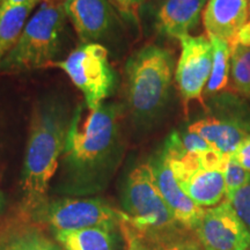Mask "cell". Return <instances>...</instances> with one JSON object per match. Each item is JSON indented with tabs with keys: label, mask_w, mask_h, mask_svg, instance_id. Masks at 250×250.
Here are the masks:
<instances>
[{
	"label": "cell",
	"mask_w": 250,
	"mask_h": 250,
	"mask_svg": "<svg viewBox=\"0 0 250 250\" xmlns=\"http://www.w3.org/2000/svg\"><path fill=\"white\" fill-rule=\"evenodd\" d=\"M43 2H64V0H43Z\"/></svg>",
	"instance_id": "cell-30"
},
{
	"label": "cell",
	"mask_w": 250,
	"mask_h": 250,
	"mask_svg": "<svg viewBox=\"0 0 250 250\" xmlns=\"http://www.w3.org/2000/svg\"><path fill=\"white\" fill-rule=\"evenodd\" d=\"M229 77L234 92L250 98V48L235 46L230 50Z\"/></svg>",
	"instance_id": "cell-19"
},
{
	"label": "cell",
	"mask_w": 250,
	"mask_h": 250,
	"mask_svg": "<svg viewBox=\"0 0 250 250\" xmlns=\"http://www.w3.org/2000/svg\"><path fill=\"white\" fill-rule=\"evenodd\" d=\"M0 250H24V245H23V239H15L12 240L6 243L4 247H1Z\"/></svg>",
	"instance_id": "cell-28"
},
{
	"label": "cell",
	"mask_w": 250,
	"mask_h": 250,
	"mask_svg": "<svg viewBox=\"0 0 250 250\" xmlns=\"http://www.w3.org/2000/svg\"><path fill=\"white\" fill-rule=\"evenodd\" d=\"M180 139L184 149L190 153L201 154V153H204L212 148L202 137L189 130L186 133H180Z\"/></svg>",
	"instance_id": "cell-23"
},
{
	"label": "cell",
	"mask_w": 250,
	"mask_h": 250,
	"mask_svg": "<svg viewBox=\"0 0 250 250\" xmlns=\"http://www.w3.org/2000/svg\"><path fill=\"white\" fill-rule=\"evenodd\" d=\"M22 239L24 250H62L61 247L40 234L30 233Z\"/></svg>",
	"instance_id": "cell-24"
},
{
	"label": "cell",
	"mask_w": 250,
	"mask_h": 250,
	"mask_svg": "<svg viewBox=\"0 0 250 250\" xmlns=\"http://www.w3.org/2000/svg\"><path fill=\"white\" fill-rule=\"evenodd\" d=\"M40 0L0 12V62L20 39L28 18Z\"/></svg>",
	"instance_id": "cell-17"
},
{
	"label": "cell",
	"mask_w": 250,
	"mask_h": 250,
	"mask_svg": "<svg viewBox=\"0 0 250 250\" xmlns=\"http://www.w3.org/2000/svg\"><path fill=\"white\" fill-rule=\"evenodd\" d=\"M4 204H5V199H4V196H2V193L0 192V215H1L2 208H4Z\"/></svg>",
	"instance_id": "cell-29"
},
{
	"label": "cell",
	"mask_w": 250,
	"mask_h": 250,
	"mask_svg": "<svg viewBox=\"0 0 250 250\" xmlns=\"http://www.w3.org/2000/svg\"><path fill=\"white\" fill-rule=\"evenodd\" d=\"M181 54L175 70V81L184 109L190 102L204 105L203 93L208 85L213 62V48L208 35H188L180 39Z\"/></svg>",
	"instance_id": "cell-8"
},
{
	"label": "cell",
	"mask_w": 250,
	"mask_h": 250,
	"mask_svg": "<svg viewBox=\"0 0 250 250\" xmlns=\"http://www.w3.org/2000/svg\"><path fill=\"white\" fill-rule=\"evenodd\" d=\"M232 156L250 173V133L237 145Z\"/></svg>",
	"instance_id": "cell-25"
},
{
	"label": "cell",
	"mask_w": 250,
	"mask_h": 250,
	"mask_svg": "<svg viewBox=\"0 0 250 250\" xmlns=\"http://www.w3.org/2000/svg\"><path fill=\"white\" fill-rule=\"evenodd\" d=\"M72 115L66 105L56 99L39 102L33 109L21 179L26 213L40 211L46 205L50 181L64 153Z\"/></svg>",
	"instance_id": "cell-2"
},
{
	"label": "cell",
	"mask_w": 250,
	"mask_h": 250,
	"mask_svg": "<svg viewBox=\"0 0 250 250\" xmlns=\"http://www.w3.org/2000/svg\"><path fill=\"white\" fill-rule=\"evenodd\" d=\"M62 68L72 83L81 90L86 105L99 109L115 88L114 70L108 58V50L99 43H86L72 51L64 61L50 66Z\"/></svg>",
	"instance_id": "cell-6"
},
{
	"label": "cell",
	"mask_w": 250,
	"mask_h": 250,
	"mask_svg": "<svg viewBox=\"0 0 250 250\" xmlns=\"http://www.w3.org/2000/svg\"><path fill=\"white\" fill-rule=\"evenodd\" d=\"M208 0H165L156 14V28L173 39H182L197 27Z\"/></svg>",
	"instance_id": "cell-13"
},
{
	"label": "cell",
	"mask_w": 250,
	"mask_h": 250,
	"mask_svg": "<svg viewBox=\"0 0 250 250\" xmlns=\"http://www.w3.org/2000/svg\"><path fill=\"white\" fill-rule=\"evenodd\" d=\"M249 12H250V0H249Z\"/></svg>",
	"instance_id": "cell-31"
},
{
	"label": "cell",
	"mask_w": 250,
	"mask_h": 250,
	"mask_svg": "<svg viewBox=\"0 0 250 250\" xmlns=\"http://www.w3.org/2000/svg\"><path fill=\"white\" fill-rule=\"evenodd\" d=\"M213 48V62L210 79L206 85L205 92L208 94L220 93L229 86L230 73V48L223 40L208 37Z\"/></svg>",
	"instance_id": "cell-18"
},
{
	"label": "cell",
	"mask_w": 250,
	"mask_h": 250,
	"mask_svg": "<svg viewBox=\"0 0 250 250\" xmlns=\"http://www.w3.org/2000/svg\"><path fill=\"white\" fill-rule=\"evenodd\" d=\"M108 1L124 21L138 26L140 22V12L146 0H108Z\"/></svg>",
	"instance_id": "cell-22"
},
{
	"label": "cell",
	"mask_w": 250,
	"mask_h": 250,
	"mask_svg": "<svg viewBox=\"0 0 250 250\" xmlns=\"http://www.w3.org/2000/svg\"><path fill=\"white\" fill-rule=\"evenodd\" d=\"M40 211L44 212L45 221L55 232L101 228L114 230L120 227L122 211L115 210L99 198H64L46 204Z\"/></svg>",
	"instance_id": "cell-7"
},
{
	"label": "cell",
	"mask_w": 250,
	"mask_h": 250,
	"mask_svg": "<svg viewBox=\"0 0 250 250\" xmlns=\"http://www.w3.org/2000/svg\"><path fill=\"white\" fill-rule=\"evenodd\" d=\"M31 1H34V0H2L1 5H0V12H5L7 9L19 7V6L26 5Z\"/></svg>",
	"instance_id": "cell-27"
},
{
	"label": "cell",
	"mask_w": 250,
	"mask_h": 250,
	"mask_svg": "<svg viewBox=\"0 0 250 250\" xmlns=\"http://www.w3.org/2000/svg\"><path fill=\"white\" fill-rule=\"evenodd\" d=\"M149 164L156 186L176 223L188 229H195L205 208L196 205L195 202L181 189L164 153H159L155 158L149 160Z\"/></svg>",
	"instance_id": "cell-10"
},
{
	"label": "cell",
	"mask_w": 250,
	"mask_h": 250,
	"mask_svg": "<svg viewBox=\"0 0 250 250\" xmlns=\"http://www.w3.org/2000/svg\"><path fill=\"white\" fill-rule=\"evenodd\" d=\"M66 22L62 2H42L27 21L14 48L0 62L2 73H18L51 65Z\"/></svg>",
	"instance_id": "cell-4"
},
{
	"label": "cell",
	"mask_w": 250,
	"mask_h": 250,
	"mask_svg": "<svg viewBox=\"0 0 250 250\" xmlns=\"http://www.w3.org/2000/svg\"><path fill=\"white\" fill-rule=\"evenodd\" d=\"M223 174L225 188H226V198L232 196L236 190H239L250 177L249 171H247L232 155L228 156Z\"/></svg>",
	"instance_id": "cell-20"
},
{
	"label": "cell",
	"mask_w": 250,
	"mask_h": 250,
	"mask_svg": "<svg viewBox=\"0 0 250 250\" xmlns=\"http://www.w3.org/2000/svg\"><path fill=\"white\" fill-rule=\"evenodd\" d=\"M202 137L212 148L224 155H232L240 143L249 134L248 126L240 121H223L208 117L188 127Z\"/></svg>",
	"instance_id": "cell-14"
},
{
	"label": "cell",
	"mask_w": 250,
	"mask_h": 250,
	"mask_svg": "<svg viewBox=\"0 0 250 250\" xmlns=\"http://www.w3.org/2000/svg\"><path fill=\"white\" fill-rule=\"evenodd\" d=\"M56 240L64 250H115L112 232L101 228L58 232Z\"/></svg>",
	"instance_id": "cell-16"
},
{
	"label": "cell",
	"mask_w": 250,
	"mask_h": 250,
	"mask_svg": "<svg viewBox=\"0 0 250 250\" xmlns=\"http://www.w3.org/2000/svg\"><path fill=\"white\" fill-rule=\"evenodd\" d=\"M1 1H2V0H0V5H1Z\"/></svg>",
	"instance_id": "cell-32"
},
{
	"label": "cell",
	"mask_w": 250,
	"mask_h": 250,
	"mask_svg": "<svg viewBox=\"0 0 250 250\" xmlns=\"http://www.w3.org/2000/svg\"><path fill=\"white\" fill-rule=\"evenodd\" d=\"M122 220L144 233H170L176 220L156 186L151 164L137 166L123 190Z\"/></svg>",
	"instance_id": "cell-5"
},
{
	"label": "cell",
	"mask_w": 250,
	"mask_h": 250,
	"mask_svg": "<svg viewBox=\"0 0 250 250\" xmlns=\"http://www.w3.org/2000/svg\"><path fill=\"white\" fill-rule=\"evenodd\" d=\"M120 228L126 241V250H197L191 243L174 240L170 233H144L121 220Z\"/></svg>",
	"instance_id": "cell-15"
},
{
	"label": "cell",
	"mask_w": 250,
	"mask_h": 250,
	"mask_svg": "<svg viewBox=\"0 0 250 250\" xmlns=\"http://www.w3.org/2000/svg\"><path fill=\"white\" fill-rule=\"evenodd\" d=\"M226 199L250 230V177L239 190Z\"/></svg>",
	"instance_id": "cell-21"
},
{
	"label": "cell",
	"mask_w": 250,
	"mask_h": 250,
	"mask_svg": "<svg viewBox=\"0 0 250 250\" xmlns=\"http://www.w3.org/2000/svg\"><path fill=\"white\" fill-rule=\"evenodd\" d=\"M195 230L204 250H250V230L227 199L205 208Z\"/></svg>",
	"instance_id": "cell-9"
},
{
	"label": "cell",
	"mask_w": 250,
	"mask_h": 250,
	"mask_svg": "<svg viewBox=\"0 0 250 250\" xmlns=\"http://www.w3.org/2000/svg\"><path fill=\"white\" fill-rule=\"evenodd\" d=\"M175 62L171 52L149 44L131 56L125 65V99L137 124L147 126L161 115L169 99Z\"/></svg>",
	"instance_id": "cell-3"
},
{
	"label": "cell",
	"mask_w": 250,
	"mask_h": 250,
	"mask_svg": "<svg viewBox=\"0 0 250 250\" xmlns=\"http://www.w3.org/2000/svg\"><path fill=\"white\" fill-rule=\"evenodd\" d=\"M235 46H246V48H250V20L247 21L234 40L230 42L229 48L230 50L235 48Z\"/></svg>",
	"instance_id": "cell-26"
},
{
	"label": "cell",
	"mask_w": 250,
	"mask_h": 250,
	"mask_svg": "<svg viewBox=\"0 0 250 250\" xmlns=\"http://www.w3.org/2000/svg\"><path fill=\"white\" fill-rule=\"evenodd\" d=\"M62 7L85 44L104 37L115 22L116 12L108 0H64Z\"/></svg>",
	"instance_id": "cell-11"
},
{
	"label": "cell",
	"mask_w": 250,
	"mask_h": 250,
	"mask_svg": "<svg viewBox=\"0 0 250 250\" xmlns=\"http://www.w3.org/2000/svg\"><path fill=\"white\" fill-rule=\"evenodd\" d=\"M248 0H208L203 11V24L208 37L230 42L249 18Z\"/></svg>",
	"instance_id": "cell-12"
},
{
	"label": "cell",
	"mask_w": 250,
	"mask_h": 250,
	"mask_svg": "<svg viewBox=\"0 0 250 250\" xmlns=\"http://www.w3.org/2000/svg\"><path fill=\"white\" fill-rule=\"evenodd\" d=\"M122 148V108L103 103L99 109L78 105L72 115L64 161L73 179L83 186L96 182L110 169Z\"/></svg>",
	"instance_id": "cell-1"
}]
</instances>
